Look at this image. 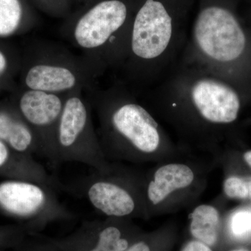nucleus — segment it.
<instances>
[{"instance_id":"obj_1","label":"nucleus","mask_w":251,"mask_h":251,"mask_svg":"<svg viewBox=\"0 0 251 251\" xmlns=\"http://www.w3.org/2000/svg\"><path fill=\"white\" fill-rule=\"evenodd\" d=\"M188 0H143L131 18L119 72L137 94L154 87L179 64L188 41Z\"/></svg>"},{"instance_id":"obj_2","label":"nucleus","mask_w":251,"mask_h":251,"mask_svg":"<svg viewBox=\"0 0 251 251\" xmlns=\"http://www.w3.org/2000/svg\"><path fill=\"white\" fill-rule=\"evenodd\" d=\"M236 0H204L180 60L228 81L251 100V27Z\"/></svg>"},{"instance_id":"obj_3","label":"nucleus","mask_w":251,"mask_h":251,"mask_svg":"<svg viewBox=\"0 0 251 251\" xmlns=\"http://www.w3.org/2000/svg\"><path fill=\"white\" fill-rule=\"evenodd\" d=\"M138 95L173 117L192 115L211 126L233 123L247 102L228 81L181 60L160 83Z\"/></svg>"},{"instance_id":"obj_4","label":"nucleus","mask_w":251,"mask_h":251,"mask_svg":"<svg viewBox=\"0 0 251 251\" xmlns=\"http://www.w3.org/2000/svg\"><path fill=\"white\" fill-rule=\"evenodd\" d=\"M89 91L100 125L101 147L114 143L145 154L158 150L162 140L159 125L140 103L138 94L121 82L107 90Z\"/></svg>"},{"instance_id":"obj_5","label":"nucleus","mask_w":251,"mask_h":251,"mask_svg":"<svg viewBox=\"0 0 251 251\" xmlns=\"http://www.w3.org/2000/svg\"><path fill=\"white\" fill-rule=\"evenodd\" d=\"M129 11L124 0H101L78 18L66 39L100 74L118 70L131 22Z\"/></svg>"},{"instance_id":"obj_6","label":"nucleus","mask_w":251,"mask_h":251,"mask_svg":"<svg viewBox=\"0 0 251 251\" xmlns=\"http://www.w3.org/2000/svg\"><path fill=\"white\" fill-rule=\"evenodd\" d=\"M84 91L68 94L54 135L53 164L75 162L107 173L105 153L92 118V108Z\"/></svg>"},{"instance_id":"obj_7","label":"nucleus","mask_w":251,"mask_h":251,"mask_svg":"<svg viewBox=\"0 0 251 251\" xmlns=\"http://www.w3.org/2000/svg\"><path fill=\"white\" fill-rule=\"evenodd\" d=\"M100 74L83 57L62 49L37 47L23 74L25 88L65 95L93 88Z\"/></svg>"},{"instance_id":"obj_8","label":"nucleus","mask_w":251,"mask_h":251,"mask_svg":"<svg viewBox=\"0 0 251 251\" xmlns=\"http://www.w3.org/2000/svg\"><path fill=\"white\" fill-rule=\"evenodd\" d=\"M0 209L27 221L36 233L52 223L71 221L75 217L59 201L55 188L27 180L0 183Z\"/></svg>"},{"instance_id":"obj_9","label":"nucleus","mask_w":251,"mask_h":251,"mask_svg":"<svg viewBox=\"0 0 251 251\" xmlns=\"http://www.w3.org/2000/svg\"><path fill=\"white\" fill-rule=\"evenodd\" d=\"M67 96L25 88L17 100L16 110L35 133L43 158L52 163L54 135Z\"/></svg>"},{"instance_id":"obj_10","label":"nucleus","mask_w":251,"mask_h":251,"mask_svg":"<svg viewBox=\"0 0 251 251\" xmlns=\"http://www.w3.org/2000/svg\"><path fill=\"white\" fill-rule=\"evenodd\" d=\"M62 189L85 198L92 207L108 217H126L136 209V201L129 190L98 172L71 184L62 183Z\"/></svg>"},{"instance_id":"obj_11","label":"nucleus","mask_w":251,"mask_h":251,"mask_svg":"<svg viewBox=\"0 0 251 251\" xmlns=\"http://www.w3.org/2000/svg\"><path fill=\"white\" fill-rule=\"evenodd\" d=\"M52 239L60 251H125L130 244L118 224L97 220L84 221L72 233Z\"/></svg>"},{"instance_id":"obj_12","label":"nucleus","mask_w":251,"mask_h":251,"mask_svg":"<svg viewBox=\"0 0 251 251\" xmlns=\"http://www.w3.org/2000/svg\"><path fill=\"white\" fill-rule=\"evenodd\" d=\"M0 140L16 152L42 157L40 144L35 133L17 110L0 109Z\"/></svg>"},{"instance_id":"obj_13","label":"nucleus","mask_w":251,"mask_h":251,"mask_svg":"<svg viewBox=\"0 0 251 251\" xmlns=\"http://www.w3.org/2000/svg\"><path fill=\"white\" fill-rule=\"evenodd\" d=\"M193 180L194 173L186 165L173 163L161 167L149 184V200L153 204H158L176 189L188 187Z\"/></svg>"},{"instance_id":"obj_14","label":"nucleus","mask_w":251,"mask_h":251,"mask_svg":"<svg viewBox=\"0 0 251 251\" xmlns=\"http://www.w3.org/2000/svg\"><path fill=\"white\" fill-rule=\"evenodd\" d=\"M191 217L193 237L207 246L214 245L217 241L219 211L214 206L203 204L196 208Z\"/></svg>"},{"instance_id":"obj_15","label":"nucleus","mask_w":251,"mask_h":251,"mask_svg":"<svg viewBox=\"0 0 251 251\" xmlns=\"http://www.w3.org/2000/svg\"><path fill=\"white\" fill-rule=\"evenodd\" d=\"M23 7L20 0H0V39H7L21 28Z\"/></svg>"},{"instance_id":"obj_16","label":"nucleus","mask_w":251,"mask_h":251,"mask_svg":"<svg viewBox=\"0 0 251 251\" xmlns=\"http://www.w3.org/2000/svg\"><path fill=\"white\" fill-rule=\"evenodd\" d=\"M224 192L231 198L244 199L249 197V191L245 178L232 176L224 183Z\"/></svg>"},{"instance_id":"obj_17","label":"nucleus","mask_w":251,"mask_h":251,"mask_svg":"<svg viewBox=\"0 0 251 251\" xmlns=\"http://www.w3.org/2000/svg\"><path fill=\"white\" fill-rule=\"evenodd\" d=\"M24 251H60L52 241V237L39 233L32 234L25 244Z\"/></svg>"},{"instance_id":"obj_18","label":"nucleus","mask_w":251,"mask_h":251,"mask_svg":"<svg viewBox=\"0 0 251 251\" xmlns=\"http://www.w3.org/2000/svg\"><path fill=\"white\" fill-rule=\"evenodd\" d=\"M11 69V57L4 49L0 48V81L6 76Z\"/></svg>"},{"instance_id":"obj_19","label":"nucleus","mask_w":251,"mask_h":251,"mask_svg":"<svg viewBox=\"0 0 251 251\" xmlns=\"http://www.w3.org/2000/svg\"><path fill=\"white\" fill-rule=\"evenodd\" d=\"M182 251H212L206 244L198 241L188 243Z\"/></svg>"},{"instance_id":"obj_20","label":"nucleus","mask_w":251,"mask_h":251,"mask_svg":"<svg viewBox=\"0 0 251 251\" xmlns=\"http://www.w3.org/2000/svg\"><path fill=\"white\" fill-rule=\"evenodd\" d=\"M125 251H151V249L146 242L144 241H138L130 244Z\"/></svg>"},{"instance_id":"obj_21","label":"nucleus","mask_w":251,"mask_h":251,"mask_svg":"<svg viewBox=\"0 0 251 251\" xmlns=\"http://www.w3.org/2000/svg\"><path fill=\"white\" fill-rule=\"evenodd\" d=\"M244 158L248 164L251 167V150L244 153Z\"/></svg>"},{"instance_id":"obj_22","label":"nucleus","mask_w":251,"mask_h":251,"mask_svg":"<svg viewBox=\"0 0 251 251\" xmlns=\"http://www.w3.org/2000/svg\"><path fill=\"white\" fill-rule=\"evenodd\" d=\"M247 181L248 186V191H249V197L251 198V176L245 178Z\"/></svg>"},{"instance_id":"obj_23","label":"nucleus","mask_w":251,"mask_h":251,"mask_svg":"<svg viewBox=\"0 0 251 251\" xmlns=\"http://www.w3.org/2000/svg\"><path fill=\"white\" fill-rule=\"evenodd\" d=\"M244 20H245L246 23L251 27V8L249 9V12H248L246 19Z\"/></svg>"},{"instance_id":"obj_24","label":"nucleus","mask_w":251,"mask_h":251,"mask_svg":"<svg viewBox=\"0 0 251 251\" xmlns=\"http://www.w3.org/2000/svg\"><path fill=\"white\" fill-rule=\"evenodd\" d=\"M232 251H249L247 249H237V250H234Z\"/></svg>"},{"instance_id":"obj_25","label":"nucleus","mask_w":251,"mask_h":251,"mask_svg":"<svg viewBox=\"0 0 251 251\" xmlns=\"http://www.w3.org/2000/svg\"><path fill=\"white\" fill-rule=\"evenodd\" d=\"M236 1H239V0H236ZM245 1H249V2H250L251 4V0H245Z\"/></svg>"}]
</instances>
